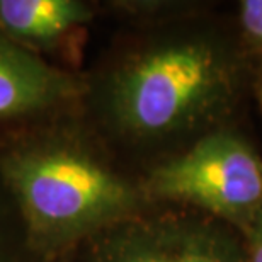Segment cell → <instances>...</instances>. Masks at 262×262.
Listing matches in <instances>:
<instances>
[{
  "label": "cell",
  "instance_id": "cell-1",
  "mask_svg": "<svg viewBox=\"0 0 262 262\" xmlns=\"http://www.w3.org/2000/svg\"><path fill=\"white\" fill-rule=\"evenodd\" d=\"M240 89L233 45L206 29L160 36L129 53L107 85L114 124L135 140H165L218 123Z\"/></svg>",
  "mask_w": 262,
  "mask_h": 262
},
{
  "label": "cell",
  "instance_id": "cell-2",
  "mask_svg": "<svg viewBox=\"0 0 262 262\" xmlns=\"http://www.w3.org/2000/svg\"><path fill=\"white\" fill-rule=\"evenodd\" d=\"M29 242L41 259L128 216L136 192L75 138L38 136L0 155Z\"/></svg>",
  "mask_w": 262,
  "mask_h": 262
},
{
  "label": "cell",
  "instance_id": "cell-3",
  "mask_svg": "<svg viewBox=\"0 0 262 262\" xmlns=\"http://www.w3.org/2000/svg\"><path fill=\"white\" fill-rule=\"evenodd\" d=\"M145 194L245 230L262 208V160L235 131H208L150 172Z\"/></svg>",
  "mask_w": 262,
  "mask_h": 262
},
{
  "label": "cell",
  "instance_id": "cell-4",
  "mask_svg": "<svg viewBox=\"0 0 262 262\" xmlns=\"http://www.w3.org/2000/svg\"><path fill=\"white\" fill-rule=\"evenodd\" d=\"M78 262H249L238 228L201 211L131 213L91 235Z\"/></svg>",
  "mask_w": 262,
  "mask_h": 262
},
{
  "label": "cell",
  "instance_id": "cell-5",
  "mask_svg": "<svg viewBox=\"0 0 262 262\" xmlns=\"http://www.w3.org/2000/svg\"><path fill=\"white\" fill-rule=\"evenodd\" d=\"M82 91L77 77L0 33V121L50 111Z\"/></svg>",
  "mask_w": 262,
  "mask_h": 262
},
{
  "label": "cell",
  "instance_id": "cell-6",
  "mask_svg": "<svg viewBox=\"0 0 262 262\" xmlns=\"http://www.w3.org/2000/svg\"><path fill=\"white\" fill-rule=\"evenodd\" d=\"M91 10L77 0H0V33L19 45H50L85 23Z\"/></svg>",
  "mask_w": 262,
  "mask_h": 262
},
{
  "label": "cell",
  "instance_id": "cell-7",
  "mask_svg": "<svg viewBox=\"0 0 262 262\" xmlns=\"http://www.w3.org/2000/svg\"><path fill=\"white\" fill-rule=\"evenodd\" d=\"M15 199L0 172V262H39Z\"/></svg>",
  "mask_w": 262,
  "mask_h": 262
},
{
  "label": "cell",
  "instance_id": "cell-8",
  "mask_svg": "<svg viewBox=\"0 0 262 262\" xmlns=\"http://www.w3.org/2000/svg\"><path fill=\"white\" fill-rule=\"evenodd\" d=\"M240 23L245 33L262 45V0H244L240 4Z\"/></svg>",
  "mask_w": 262,
  "mask_h": 262
},
{
  "label": "cell",
  "instance_id": "cell-9",
  "mask_svg": "<svg viewBox=\"0 0 262 262\" xmlns=\"http://www.w3.org/2000/svg\"><path fill=\"white\" fill-rule=\"evenodd\" d=\"M249 262H262V208L244 230Z\"/></svg>",
  "mask_w": 262,
  "mask_h": 262
},
{
  "label": "cell",
  "instance_id": "cell-10",
  "mask_svg": "<svg viewBox=\"0 0 262 262\" xmlns=\"http://www.w3.org/2000/svg\"><path fill=\"white\" fill-rule=\"evenodd\" d=\"M56 262H68V260H56Z\"/></svg>",
  "mask_w": 262,
  "mask_h": 262
},
{
  "label": "cell",
  "instance_id": "cell-11",
  "mask_svg": "<svg viewBox=\"0 0 262 262\" xmlns=\"http://www.w3.org/2000/svg\"><path fill=\"white\" fill-rule=\"evenodd\" d=\"M260 99H262V89H260Z\"/></svg>",
  "mask_w": 262,
  "mask_h": 262
}]
</instances>
